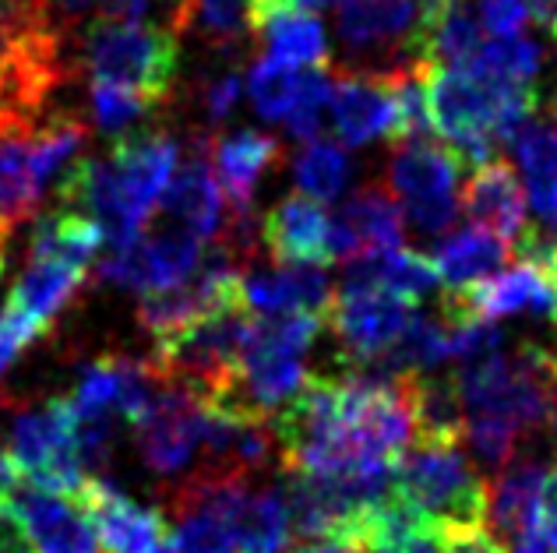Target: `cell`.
Here are the masks:
<instances>
[{
  "label": "cell",
  "instance_id": "obj_1",
  "mask_svg": "<svg viewBox=\"0 0 557 553\" xmlns=\"http://www.w3.org/2000/svg\"><path fill=\"white\" fill-rule=\"evenodd\" d=\"M181 144L163 127H145L113 141L102 159H75L61 180L64 209L89 212L107 229V247L135 243L159 212L166 187L177 173Z\"/></svg>",
  "mask_w": 557,
  "mask_h": 553
},
{
  "label": "cell",
  "instance_id": "obj_2",
  "mask_svg": "<svg viewBox=\"0 0 557 553\" xmlns=\"http://www.w3.org/2000/svg\"><path fill=\"white\" fill-rule=\"evenodd\" d=\"M75 113H42L36 121H0V240L14 237L42 205L50 177L85 144Z\"/></svg>",
  "mask_w": 557,
  "mask_h": 553
},
{
  "label": "cell",
  "instance_id": "obj_3",
  "mask_svg": "<svg viewBox=\"0 0 557 553\" xmlns=\"http://www.w3.org/2000/svg\"><path fill=\"white\" fill-rule=\"evenodd\" d=\"M64 33L42 0H0V121H36L64 78Z\"/></svg>",
  "mask_w": 557,
  "mask_h": 553
},
{
  "label": "cell",
  "instance_id": "obj_4",
  "mask_svg": "<svg viewBox=\"0 0 557 553\" xmlns=\"http://www.w3.org/2000/svg\"><path fill=\"white\" fill-rule=\"evenodd\" d=\"M395 493L434 529L483 526L491 487L476 473L462 441H413L395 462Z\"/></svg>",
  "mask_w": 557,
  "mask_h": 553
},
{
  "label": "cell",
  "instance_id": "obj_5",
  "mask_svg": "<svg viewBox=\"0 0 557 553\" xmlns=\"http://www.w3.org/2000/svg\"><path fill=\"white\" fill-rule=\"evenodd\" d=\"M82 64L89 71V81L124 85L163 106L177 89L181 36L145 22L99 18L82 36Z\"/></svg>",
  "mask_w": 557,
  "mask_h": 553
},
{
  "label": "cell",
  "instance_id": "obj_6",
  "mask_svg": "<svg viewBox=\"0 0 557 553\" xmlns=\"http://www.w3.org/2000/svg\"><path fill=\"white\" fill-rule=\"evenodd\" d=\"M434 18L420 0H335V33L360 71H388L428 64Z\"/></svg>",
  "mask_w": 557,
  "mask_h": 553
},
{
  "label": "cell",
  "instance_id": "obj_7",
  "mask_svg": "<svg viewBox=\"0 0 557 553\" xmlns=\"http://www.w3.org/2000/svg\"><path fill=\"white\" fill-rule=\"evenodd\" d=\"M8 451L25 483L42 490L78 498V490L92 479L78 455V413L67 395L22 405L11 419Z\"/></svg>",
  "mask_w": 557,
  "mask_h": 553
},
{
  "label": "cell",
  "instance_id": "obj_8",
  "mask_svg": "<svg viewBox=\"0 0 557 553\" xmlns=\"http://www.w3.org/2000/svg\"><path fill=\"white\" fill-rule=\"evenodd\" d=\"M466 163L445 141H395L388 159V187L417 229L445 237L462 209L459 177Z\"/></svg>",
  "mask_w": 557,
  "mask_h": 553
},
{
  "label": "cell",
  "instance_id": "obj_9",
  "mask_svg": "<svg viewBox=\"0 0 557 553\" xmlns=\"http://www.w3.org/2000/svg\"><path fill=\"white\" fill-rule=\"evenodd\" d=\"M205 240L181 226L145 229L135 243L110 251L102 257L99 275L113 286L138 289V293H156V289L181 286L195 279L205 261Z\"/></svg>",
  "mask_w": 557,
  "mask_h": 553
},
{
  "label": "cell",
  "instance_id": "obj_10",
  "mask_svg": "<svg viewBox=\"0 0 557 553\" xmlns=\"http://www.w3.org/2000/svg\"><path fill=\"white\" fill-rule=\"evenodd\" d=\"M413 317V303L381 289H339L332 300L329 328L339 342V360L346 367H368L403 339Z\"/></svg>",
  "mask_w": 557,
  "mask_h": 553
},
{
  "label": "cell",
  "instance_id": "obj_11",
  "mask_svg": "<svg viewBox=\"0 0 557 553\" xmlns=\"http://www.w3.org/2000/svg\"><path fill=\"white\" fill-rule=\"evenodd\" d=\"M201 419L205 405L195 391L163 377V388H159L152 410L131 427L145 469L163 479L181 476L187 462L201 451Z\"/></svg>",
  "mask_w": 557,
  "mask_h": 553
},
{
  "label": "cell",
  "instance_id": "obj_12",
  "mask_svg": "<svg viewBox=\"0 0 557 553\" xmlns=\"http://www.w3.org/2000/svg\"><path fill=\"white\" fill-rule=\"evenodd\" d=\"M11 515L25 536L28 553H102L99 536L78 498L22 483L11 493Z\"/></svg>",
  "mask_w": 557,
  "mask_h": 553
},
{
  "label": "cell",
  "instance_id": "obj_13",
  "mask_svg": "<svg viewBox=\"0 0 557 553\" xmlns=\"http://www.w3.org/2000/svg\"><path fill=\"white\" fill-rule=\"evenodd\" d=\"M78 504L92 521L102 553H156L159 546L170 543L166 512L131 501L127 493L107 483L102 476H92L78 490Z\"/></svg>",
  "mask_w": 557,
  "mask_h": 553
},
{
  "label": "cell",
  "instance_id": "obj_14",
  "mask_svg": "<svg viewBox=\"0 0 557 553\" xmlns=\"http://www.w3.org/2000/svg\"><path fill=\"white\" fill-rule=\"evenodd\" d=\"M332 127L343 144H368L374 138H392L395 127V81L377 71H346L332 75Z\"/></svg>",
  "mask_w": 557,
  "mask_h": 553
},
{
  "label": "cell",
  "instance_id": "obj_15",
  "mask_svg": "<svg viewBox=\"0 0 557 553\" xmlns=\"http://www.w3.org/2000/svg\"><path fill=\"white\" fill-rule=\"evenodd\" d=\"M159 215L170 226H181L201 240L223 237V187L212 173V141H190L181 169L173 173L166 194L159 201Z\"/></svg>",
  "mask_w": 557,
  "mask_h": 553
},
{
  "label": "cell",
  "instance_id": "obj_16",
  "mask_svg": "<svg viewBox=\"0 0 557 553\" xmlns=\"http://www.w3.org/2000/svg\"><path fill=\"white\" fill-rule=\"evenodd\" d=\"M261 243L278 265H318L335 261V232L321 201L311 194H289L261 219Z\"/></svg>",
  "mask_w": 557,
  "mask_h": 553
},
{
  "label": "cell",
  "instance_id": "obj_17",
  "mask_svg": "<svg viewBox=\"0 0 557 553\" xmlns=\"http://www.w3.org/2000/svg\"><path fill=\"white\" fill-rule=\"evenodd\" d=\"M459 201L469 223L502 237L505 243H511V251L530 232V223H525V191L516 169L502 155H494L491 163L473 169V177L459 191Z\"/></svg>",
  "mask_w": 557,
  "mask_h": 553
},
{
  "label": "cell",
  "instance_id": "obj_18",
  "mask_svg": "<svg viewBox=\"0 0 557 553\" xmlns=\"http://www.w3.org/2000/svg\"><path fill=\"white\" fill-rule=\"evenodd\" d=\"M335 232V257H357L368 251H392L406 243V223L399 198L388 187L368 184L335 212L332 219Z\"/></svg>",
  "mask_w": 557,
  "mask_h": 553
},
{
  "label": "cell",
  "instance_id": "obj_19",
  "mask_svg": "<svg viewBox=\"0 0 557 553\" xmlns=\"http://www.w3.org/2000/svg\"><path fill=\"white\" fill-rule=\"evenodd\" d=\"M547 465L536 458H511L491 487L487 521L505 546H519L540 532V493H544Z\"/></svg>",
  "mask_w": 557,
  "mask_h": 553
},
{
  "label": "cell",
  "instance_id": "obj_20",
  "mask_svg": "<svg viewBox=\"0 0 557 553\" xmlns=\"http://www.w3.org/2000/svg\"><path fill=\"white\" fill-rule=\"evenodd\" d=\"M437 282H442V275H437L428 254L392 247V251H368L349 257L339 289H381V293H392L420 307L423 297H431L437 289Z\"/></svg>",
  "mask_w": 557,
  "mask_h": 553
},
{
  "label": "cell",
  "instance_id": "obj_21",
  "mask_svg": "<svg viewBox=\"0 0 557 553\" xmlns=\"http://www.w3.org/2000/svg\"><path fill=\"white\" fill-rule=\"evenodd\" d=\"M244 297L255 314H332V282L318 265H283L244 275Z\"/></svg>",
  "mask_w": 557,
  "mask_h": 553
},
{
  "label": "cell",
  "instance_id": "obj_22",
  "mask_svg": "<svg viewBox=\"0 0 557 553\" xmlns=\"http://www.w3.org/2000/svg\"><path fill=\"white\" fill-rule=\"evenodd\" d=\"M278 159V141L265 130H233V135H219L212 141V166L223 194L230 201L233 215H251L258 180Z\"/></svg>",
  "mask_w": 557,
  "mask_h": 553
},
{
  "label": "cell",
  "instance_id": "obj_23",
  "mask_svg": "<svg viewBox=\"0 0 557 553\" xmlns=\"http://www.w3.org/2000/svg\"><path fill=\"white\" fill-rule=\"evenodd\" d=\"M431 261L437 275H442L445 289H466L502 272L508 261H516V251H511V243H505L502 237H494V232L469 223L466 229L445 232V237L434 243Z\"/></svg>",
  "mask_w": 557,
  "mask_h": 553
},
{
  "label": "cell",
  "instance_id": "obj_24",
  "mask_svg": "<svg viewBox=\"0 0 557 553\" xmlns=\"http://www.w3.org/2000/svg\"><path fill=\"white\" fill-rule=\"evenodd\" d=\"M258 36L265 39V50L272 61H283L293 67H325L329 64V39L325 28L311 11L297 4H278L261 22Z\"/></svg>",
  "mask_w": 557,
  "mask_h": 553
},
{
  "label": "cell",
  "instance_id": "obj_25",
  "mask_svg": "<svg viewBox=\"0 0 557 553\" xmlns=\"http://www.w3.org/2000/svg\"><path fill=\"white\" fill-rule=\"evenodd\" d=\"M511 149L525 173V191L533 209L550 229H557V124L530 121L511 138Z\"/></svg>",
  "mask_w": 557,
  "mask_h": 553
},
{
  "label": "cell",
  "instance_id": "obj_26",
  "mask_svg": "<svg viewBox=\"0 0 557 553\" xmlns=\"http://www.w3.org/2000/svg\"><path fill=\"white\" fill-rule=\"evenodd\" d=\"M293 546V521L283 483L255 487L237 521V553H286Z\"/></svg>",
  "mask_w": 557,
  "mask_h": 553
},
{
  "label": "cell",
  "instance_id": "obj_27",
  "mask_svg": "<svg viewBox=\"0 0 557 553\" xmlns=\"http://www.w3.org/2000/svg\"><path fill=\"white\" fill-rule=\"evenodd\" d=\"M184 33L209 42L212 50H244L258 33L251 0H187Z\"/></svg>",
  "mask_w": 557,
  "mask_h": 553
},
{
  "label": "cell",
  "instance_id": "obj_28",
  "mask_svg": "<svg viewBox=\"0 0 557 553\" xmlns=\"http://www.w3.org/2000/svg\"><path fill=\"white\" fill-rule=\"evenodd\" d=\"M540 64H544V53H540V47L533 39H525V36L497 39V36H491L462 71L480 75V78H491V81H505V85H536Z\"/></svg>",
  "mask_w": 557,
  "mask_h": 553
},
{
  "label": "cell",
  "instance_id": "obj_29",
  "mask_svg": "<svg viewBox=\"0 0 557 553\" xmlns=\"http://www.w3.org/2000/svg\"><path fill=\"white\" fill-rule=\"evenodd\" d=\"M487 42V28L480 22V11L469 8L466 0H451L445 8L442 22H437L431 47H428V64L442 67H466L480 47Z\"/></svg>",
  "mask_w": 557,
  "mask_h": 553
},
{
  "label": "cell",
  "instance_id": "obj_30",
  "mask_svg": "<svg viewBox=\"0 0 557 553\" xmlns=\"http://www.w3.org/2000/svg\"><path fill=\"white\" fill-rule=\"evenodd\" d=\"M293 180L314 201H335L349 180V159L335 141L311 138L293 163Z\"/></svg>",
  "mask_w": 557,
  "mask_h": 553
},
{
  "label": "cell",
  "instance_id": "obj_31",
  "mask_svg": "<svg viewBox=\"0 0 557 553\" xmlns=\"http://www.w3.org/2000/svg\"><path fill=\"white\" fill-rule=\"evenodd\" d=\"M300 78L304 75L293 64L272 61V56H261V61H255L251 71H247V92H251L255 110L272 124L286 121L293 103H297Z\"/></svg>",
  "mask_w": 557,
  "mask_h": 553
},
{
  "label": "cell",
  "instance_id": "obj_32",
  "mask_svg": "<svg viewBox=\"0 0 557 553\" xmlns=\"http://www.w3.org/2000/svg\"><path fill=\"white\" fill-rule=\"evenodd\" d=\"M329 103H332V75H325V67H311L300 78L297 103H293V110L286 116L289 135L311 141L321 130V124H325Z\"/></svg>",
  "mask_w": 557,
  "mask_h": 553
},
{
  "label": "cell",
  "instance_id": "obj_33",
  "mask_svg": "<svg viewBox=\"0 0 557 553\" xmlns=\"http://www.w3.org/2000/svg\"><path fill=\"white\" fill-rule=\"evenodd\" d=\"M89 92H92V116H96L99 130H107V135H121L124 127L141 121L149 110H159L145 96L124 89V85H113V81H92Z\"/></svg>",
  "mask_w": 557,
  "mask_h": 553
},
{
  "label": "cell",
  "instance_id": "obj_34",
  "mask_svg": "<svg viewBox=\"0 0 557 553\" xmlns=\"http://www.w3.org/2000/svg\"><path fill=\"white\" fill-rule=\"evenodd\" d=\"M480 22L487 28V36H522V28L533 22L530 0H480L476 4Z\"/></svg>",
  "mask_w": 557,
  "mask_h": 553
},
{
  "label": "cell",
  "instance_id": "obj_35",
  "mask_svg": "<svg viewBox=\"0 0 557 553\" xmlns=\"http://www.w3.org/2000/svg\"><path fill=\"white\" fill-rule=\"evenodd\" d=\"M237 103H240V71L237 67L219 71V75L201 81V106L212 124H223Z\"/></svg>",
  "mask_w": 557,
  "mask_h": 553
},
{
  "label": "cell",
  "instance_id": "obj_36",
  "mask_svg": "<svg viewBox=\"0 0 557 553\" xmlns=\"http://www.w3.org/2000/svg\"><path fill=\"white\" fill-rule=\"evenodd\" d=\"M42 4H47L53 25L67 36V33H78V28H89L99 18H107L113 0H42Z\"/></svg>",
  "mask_w": 557,
  "mask_h": 553
},
{
  "label": "cell",
  "instance_id": "obj_37",
  "mask_svg": "<svg viewBox=\"0 0 557 553\" xmlns=\"http://www.w3.org/2000/svg\"><path fill=\"white\" fill-rule=\"evenodd\" d=\"M437 540H442V553H508V546L497 540L494 529L483 526H448L437 529Z\"/></svg>",
  "mask_w": 557,
  "mask_h": 553
},
{
  "label": "cell",
  "instance_id": "obj_38",
  "mask_svg": "<svg viewBox=\"0 0 557 553\" xmlns=\"http://www.w3.org/2000/svg\"><path fill=\"white\" fill-rule=\"evenodd\" d=\"M540 536L557 550V462L547 469L544 493H540Z\"/></svg>",
  "mask_w": 557,
  "mask_h": 553
},
{
  "label": "cell",
  "instance_id": "obj_39",
  "mask_svg": "<svg viewBox=\"0 0 557 553\" xmlns=\"http://www.w3.org/2000/svg\"><path fill=\"white\" fill-rule=\"evenodd\" d=\"M22 487V473H18V465H14L11 458V451L0 448V504H8L11 501V493Z\"/></svg>",
  "mask_w": 557,
  "mask_h": 553
},
{
  "label": "cell",
  "instance_id": "obj_40",
  "mask_svg": "<svg viewBox=\"0 0 557 553\" xmlns=\"http://www.w3.org/2000/svg\"><path fill=\"white\" fill-rule=\"evenodd\" d=\"M293 553H368L357 543H343V540H318V543H297Z\"/></svg>",
  "mask_w": 557,
  "mask_h": 553
},
{
  "label": "cell",
  "instance_id": "obj_41",
  "mask_svg": "<svg viewBox=\"0 0 557 553\" xmlns=\"http://www.w3.org/2000/svg\"><path fill=\"white\" fill-rule=\"evenodd\" d=\"M530 11H533V22L550 25L557 18V0H530Z\"/></svg>",
  "mask_w": 557,
  "mask_h": 553
},
{
  "label": "cell",
  "instance_id": "obj_42",
  "mask_svg": "<svg viewBox=\"0 0 557 553\" xmlns=\"http://www.w3.org/2000/svg\"><path fill=\"white\" fill-rule=\"evenodd\" d=\"M516 553H557V550H554L540 532H533L530 540H522V543L516 546Z\"/></svg>",
  "mask_w": 557,
  "mask_h": 553
},
{
  "label": "cell",
  "instance_id": "obj_43",
  "mask_svg": "<svg viewBox=\"0 0 557 553\" xmlns=\"http://www.w3.org/2000/svg\"><path fill=\"white\" fill-rule=\"evenodd\" d=\"M544 110H547V116L557 124V78H554V85L547 89V103H544Z\"/></svg>",
  "mask_w": 557,
  "mask_h": 553
},
{
  "label": "cell",
  "instance_id": "obj_44",
  "mask_svg": "<svg viewBox=\"0 0 557 553\" xmlns=\"http://www.w3.org/2000/svg\"><path fill=\"white\" fill-rule=\"evenodd\" d=\"M286 4H297V8H304V11H314V8H325L329 0H286Z\"/></svg>",
  "mask_w": 557,
  "mask_h": 553
},
{
  "label": "cell",
  "instance_id": "obj_45",
  "mask_svg": "<svg viewBox=\"0 0 557 553\" xmlns=\"http://www.w3.org/2000/svg\"><path fill=\"white\" fill-rule=\"evenodd\" d=\"M4 265H8V240H0V275H4Z\"/></svg>",
  "mask_w": 557,
  "mask_h": 553
},
{
  "label": "cell",
  "instance_id": "obj_46",
  "mask_svg": "<svg viewBox=\"0 0 557 553\" xmlns=\"http://www.w3.org/2000/svg\"><path fill=\"white\" fill-rule=\"evenodd\" d=\"M156 553H181V550H177V543H173V536H170V543H166V546H159Z\"/></svg>",
  "mask_w": 557,
  "mask_h": 553
},
{
  "label": "cell",
  "instance_id": "obj_47",
  "mask_svg": "<svg viewBox=\"0 0 557 553\" xmlns=\"http://www.w3.org/2000/svg\"><path fill=\"white\" fill-rule=\"evenodd\" d=\"M550 36H554V42H557V18L550 22Z\"/></svg>",
  "mask_w": 557,
  "mask_h": 553
},
{
  "label": "cell",
  "instance_id": "obj_48",
  "mask_svg": "<svg viewBox=\"0 0 557 553\" xmlns=\"http://www.w3.org/2000/svg\"><path fill=\"white\" fill-rule=\"evenodd\" d=\"M554 232H557V229H554Z\"/></svg>",
  "mask_w": 557,
  "mask_h": 553
}]
</instances>
